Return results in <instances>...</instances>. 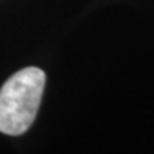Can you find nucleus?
<instances>
[{
	"mask_svg": "<svg viewBox=\"0 0 154 154\" xmlns=\"http://www.w3.org/2000/svg\"><path fill=\"white\" fill-rule=\"evenodd\" d=\"M46 87V74L39 68L14 72L0 88V132L24 134L35 121Z\"/></svg>",
	"mask_w": 154,
	"mask_h": 154,
	"instance_id": "f257e3e1",
	"label": "nucleus"
}]
</instances>
